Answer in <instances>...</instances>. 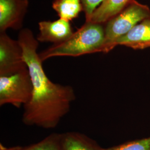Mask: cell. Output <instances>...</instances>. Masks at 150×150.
<instances>
[{
    "label": "cell",
    "instance_id": "obj_12",
    "mask_svg": "<svg viewBox=\"0 0 150 150\" xmlns=\"http://www.w3.org/2000/svg\"><path fill=\"white\" fill-rule=\"evenodd\" d=\"M52 7L59 18L68 21L77 18L83 11L81 0H54Z\"/></svg>",
    "mask_w": 150,
    "mask_h": 150
},
{
    "label": "cell",
    "instance_id": "obj_3",
    "mask_svg": "<svg viewBox=\"0 0 150 150\" xmlns=\"http://www.w3.org/2000/svg\"><path fill=\"white\" fill-rule=\"evenodd\" d=\"M148 18H150V7L136 0L131 1L118 14L105 23L104 53L112 50L120 38L141 22Z\"/></svg>",
    "mask_w": 150,
    "mask_h": 150
},
{
    "label": "cell",
    "instance_id": "obj_5",
    "mask_svg": "<svg viewBox=\"0 0 150 150\" xmlns=\"http://www.w3.org/2000/svg\"><path fill=\"white\" fill-rule=\"evenodd\" d=\"M27 68L23 51L18 40L0 32V76L12 75Z\"/></svg>",
    "mask_w": 150,
    "mask_h": 150
},
{
    "label": "cell",
    "instance_id": "obj_14",
    "mask_svg": "<svg viewBox=\"0 0 150 150\" xmlns=\"http://www.w3.org/2000/svg\"><path fill=\"white\" fill-rule=\"evenodd\" d=\"M105 0H81L83 11L85 13L86 22L89 21L91 16Z\"/></svg>",
    "mask_w": 150,
    "mask_h": 150
},
{
    "label": "cell",
    "instance_id": "obj_9",
    "mask_svg": "<svg viewBox=\"0 0 150 150\" xmlns=\"http://www.w3.org/2000/svg\"><path fill=\"white\" fill-rule=\"evenodd\" d=\"M64 150H105L85 134L76 132L62 134Z\"/></svg>",
    "mask_w": 150,
    "mask_h": 150
},
{
    "label": "cell",
    "instance_id": "obj_2",
    "mask_svg": "<svg viewBox=\"0 0 150 150\" xmlns=\"http://www.w3.org/2000/svg\"><path fill=\"white\" fill-rule=\"evenodd\" d=\"M105 43V23L86 22L67 41L53 45L40 52L39 56L43 62L54 57L104 53Z\"/></svg>",
    "mask_w": 150,
    "mask_h": 150
},
{
    "label": "cell",
    "instance_id": "obj_6",
    "mask_svg": "<svg viewBox=\"0 0 150 150\" xmlns=\"http://www.w3.org/2000/svg\"><path fill=\"white\" fill-rule=\"evenodd\" d=\"M28 0H0V32L21 28Z\"/></svg>",
    "mask_w": 150,
    "mask_h": 150
},
{
    "label": "cell",
    "instance_id": "obj_13",
    "mask_svg": "<svg viewBox=\"0 0 150 150\" xmlns=\"http://www.w3.org/2000/svg\"><path fill=\"white\" fill-rule=\"evenodd\" d=\"M105 150H150V136L121 145L106 149Z\"/></svg>",
    "mask_w": 150,
    "mask_h": 150
},
{
    "label": "cell",
    "instance_id": "obj_8",
    "mask_svg": "<svg viewBox=\"0 0 150 150\" xmlns=\"http://www.w3.org/2000/svg\"><path fill=\"white\" fill-rule=\"evenodd\" d=\"M134 50L150 47V18L146 19L134 26L130 31L120 38L116 42Z\"/></svg>",
    "mask_w": 150,
    "mask_h": 150
},
{
    "label": "cell",
    "instance_id": "obj_1",
    "mask_svg": "<svg viewBox=\"0 0 150 150\" xmlns=\"http://www.w3.org/2000/svg\"><path fill=\"white\" fill-rule=\"evenodd\" d=\"M18 41L33 85L32 97L23 106L22 122L27 126L55 128L69 112L76 99L75 90L70 85L54 83L48 79L43 70V61L37 52L38 41L31 30H21Z\"/></svg>",
    "mask_w": 150,
    "mask_h": 150
},
{
    "label": "cell",
    "instance_id": "obj_11",
    "mask_svg": "<svg viewBox=\"0 0 150 150\" xmlns=\"http://www.w3.org/2000/svg\"><path fill=\"white\" fill-rule=\"evenodd\" d=\"M0 150H64L62 134L54 133L50 134L36 144L22 147L15 146L6 147L0 145Z\"/></svg>",
    "mask_w": 150,
    "mask_h": 150
},
{
    "label": "cell",
    "instance_id": "obj_4",
    "mask_svg": "<svg viewBox=\"0 0 150 150\" xmlns=\"http://www.w3.org/2000/svg\"><path fill=\"white\" fill-rule=\"evenodd\" d=\"M33 85L28 68L8 76H0V106H24L32 97Z\"/></svg>",
    "mask_w": 150,
    "mask_h": 150
},
{
    "label": "cell",
    "instance_id": "obj_7",
    "mask_svg": "<svg viewBox=\"0 0 150 150\" xmlns=\"http://www.w3.org/2000/svg\"><path fill=\"white\" fill-rule=\"evenodd\" d=\"M40 33L37 36L38 42L62 43L69 39L72 31L70 21L62 18L55 21H42L38 23Z\"/></svg>",
    "mask_w": 150,
    "mask_h": 150
},
{
    "label": "cell",
    "instance_id": "obj_10",
    "mask_svg": "<svg viewBox=\"0 0 150 150\" xmlns=\"http://www.w3.org/2000/svg\"><path fill=\"white\" fill-rule=\"evenodd\" d=\"M131 1L105 0L93 12L89 21L105 23L122 11Z\"/></svg>",
    "mask_w": 150,
    "mask_h": 150
}]
</instances>
